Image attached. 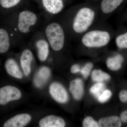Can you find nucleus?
<instances>
[{
	"mask_svg": "<svg viewBox=\"0 0 127 127\" xmlns=\"http://www.w3.org/2000/svg\"><path fill=\"white\" fill-rule=\"evenodd\" d=\"M98 6L88 4L79 6L75 9L72 17L71 28L72 33L79 39L98 23Z\"/></svg>",
	"mask_w": 127,
	"mask_h": 127,
	"instance_id": "nucleus-1",
	"label": "nucleus"
},
{
	"mask_svg": "<svg viewBox=\"0 0 127 127\" xmlns=\"http://www.w3.org/2000/svg\"><path fill=\"white\" fill-rule=\"evenodd\" d=\"M112 35L108 27L95 25L79 38L81 44L89 48H99L107 45L111 41Z\"/></svg>",
	"mask_w": 127,
	"mask_h": 127,
	"instance_id": "nucleus-2",
	"label": "nucleus"
},
{
	"mask_svg": "<svg viewBox=\"0 0 127 127\" xmlns=\"http://www.w3.org/2000/svg\"><path fill=\"white\" fill-rule=\"evenodd\" d=\"M45 32L52 49L56 52L62 50L65 42V34L62 26L57 22H52L47 26Z\"/></svg>",
	"mask_w": 127,
	"mask_h": 127,
	"instance_id": "nucleus-3",
	"label": "nucleus"
},
{
	"mask_svg": "<svg viewBox=\"0 0 127 127\" xmlns=\"http://www.w3.org/2000/svg\"><path fill=\"white\" fill-rule=\"evenodd\" d=\"M37 20V16L34 12L29 10L23 11L18 15V30L23 33H28L31 27L36 24Z\"/></svg>",
	"mask_w": 127,
	"mask_h": 127,
	"instance_id": "nucleus-4",
	"label": "nucleus"
},
{
	"mask_svg": "<svg viewBox=\"0 0 127 127\" xmlns=\"http://www.w3.org/2000/svg\"><path fill=\"white\" fill-rule=\"evenodd\" d=\"M124 0H101L98 7V22H102L115 11Z\"/></svg>",
	"mask_w": 127,
	"mask_h": 127,
	"instance_id": "nucleus-5",
	"label": "nucleus"
},
{
	"mask_svg": "<svg viewBox=\"0 0 127 127\" xmlns=\"http://www.w3.org/2000/svg\"><path fill=\"white\" fill-rule=\"evenodd\" d=\"M22 93L17 88L6 86L0 88V105H5L12 101L20 100Z\"/></svg>",
	"mask_w": 127,
	"mask_h": 127,
	"instance_id": "nucleus-6",
	"label": "nucleus"
},
{
	"mask_svg": "<svg viewBox=\"0 0 127 127\" xmlns=\"http://www.w3.org/2000/svg\"><path fill=\"white\" fill-rule=\"evenodd\" d=\"M49 92L51 96L57 102L65 103L68 101V93L64 87L59 83L54 82L50 84Z\"/></svg>",
	"mask_w": 127,
	"mask_h": 127,
	"instance_id": "nucleus-7",
	"label": "nucleus"
},
{
	"mask_svg": "<svg viewBox=\"0 0 127 127\" xmlns=\"http://www.w3.org/2000/svg\"><path fill=\"white\" fill-rule=\"evenodd\" d=\"M29 114L22 113L9 119L4 123V127H23L27 125L32 120Z\"/></svg>",
	"mask_w": 127,
	"mask_h": 127,
	"instance_id": "nucleus-8",
	"label": "nucleus"
},
{
	"mask_svg": "<svg viewBox=\"0 0 127 127\" xmlns=\"http://www.w3.org/2000/svg\"><path fill=\"white\" fill-rule=\"evenodd\" d=\"M51 70L46 66H43L38 70L34 76V85L37 88H40L45 85L51 76Z\"/></svg>",
	"mask_w": 127,
	"mask_h": 127,
	"instance_id": "nucleus-9",
	"label": "nucleus"
},
{
	"mask_svg": "<svg viewBox=\"0 0 127 127\" xmlns=\"http://www.w3.org/2000/svg\"><path fill=\"white\" fill-rule=\"evenodd\" d=\"M40 127H64L66 123L63 118L55 115H51L42 118L39 122Z\"/></svg>",
	"mask_w": 127,
	"mask_h": 127,
	"instance_id": "nucleus-10",
	"label": "nucleus"
},
{
	"mask_svg": "<svg viewBox=\"0 0 127 127\" xmlns=\"http://www.w3.org/2000/svg\"><path fill=\"white\" fill-rule=\"evenodd\" d=\"M42 2L44 9L52 15L59 14L64 7L63 0H42Z\"/></svg>",
	"mask_w": 127,
	"mask_h": 127,
	"instance_id": "nucleus-11",
	"label": "nucleus"
},
{
	"mask_svg": "<svg viewBox=\"0 0 127 127\" xmlns=\"http://www.w3.org/2000/svg\"><path fill=\"white\" fill-rule=\"evenodd\" d=\"M33 55L29 49H25L22 53L20 58L21 65L25 76H28L31 72V64Z\"/></svg>",
	"mask_w": 127,
	"mask_h": 127,
	"instance_id": "nucleus-12",
	"label": "nucleus"
},
{
	"mask_svg": "<svg viewBox=\"0 0 127 127\" xmlns=\"http://www.w3.org/2000/svg\"><path fill=\"white\" fill-rule=\"evenodd\" d=\"M5 68L7 73L12 77L18 79L23 78V73L15 59L10 58L5 62Z\"/></svg>",
	"mask_w": 127,
	"mask_h": 127,
	"instance_id": "nucleus-13",
	"label": "nucleus"
},
{
	"mask_svg": "<svg viewBox=\"0 0 127 127\" xmlns=\"http://www.w3.org/2000/svg\"><path fill=\"white\" fill-rule=\"evenodd\" d=\"M50 46L48 41L44 39H40L36 42L37 57L40 61L44 62L47 59L50 52Z\"/></svg>",
	"mask_w": 127,
	"mask_h": 127,
	"instance_id": "nucleus-14",
	"label": "nucleus"
},
{
	"mask_svg": "<svg viewBox=\"0 0 127 127\" xmlns=\"http://www.w3.org/2000/svg\"><path fill=\"white\" fill-rule=\"evenodd\" d=\"M69 91L73 96L76 100L81 99L84 93V85L81 79H76L70 82Z\"/></svg>",
	"mask_w": 127,
	"mask_h": 127,
	"instance_id": "nucleus-15",
	"label": "nucleus"
},
{
	"mask_svg": "<svg viewBox=\"0 0 127 127\" xmlns=\"http://www.w3.org/2000/svg\"><path fill=\"white\" fill-rule=\"evenodd\" d=\"M98 123L101 127H120L122 126L121 119L116 116L101 119Z\"/></svg>",
	"mask_w": 127,
	"mask_h": 127,
	"instance_id": "nucleus-16",
	"label": "nucleus"
},
{
	"mask_svg": "<svg viewBox=\"0 0 127 127\" xmlns=\"http://www.w3.org/2000/svg\"><path fill=\"white\" fill-rule=\"evenodd\" d=\"M123 61L122 56L118 54L108 58L106 64L107 67L111 70L117 71L121 68Z\"/></svg>",
	"mask_w": 127,
	"mask_h": 127,
	"instance_id": "nucleus-17",
	"label": "nucleus"
},
{
	"mask_svg": "<svg viewBox=\"0 0 127 127\" xmlns=\"http://www.w3.org/2000/svg\"><path fill=\"white\" fill-rule=\"evenodd\" d=\"M10 46V39L7 32L0 28V53L7 52Z\"/></svg>",
	"mask_w": 127,
	"mask_h": 127,
	"instance_id": "nucleus-18",
	"label": "nucleus"
},
{
	"mask_svg": "<svg viewBox=\"0 0 127 127\" xmlns=\"http://www.w3.org/2000/svg\"><path fill=\"white\" fill-rule=\"evenodd\" d=\"M92 78L94 81L101 82L109 80L111 76L107 73L100 70H95L92 75Z\"/></svg>",
	"mask_w": 127,
	"mask_h": 127,
	"instance_id": "nucleus-19",
	"label": "nucleus"
},
{
	"mask_svg": "<svg viewBox=\"0 0 127 127\" xmlns=\"http://www.w3.org/2000/svg\"><path fill=\"white\" fill-rule=\"evenodd\" d=\"M115 42L119 48H127V32L118 36L115 39Z\"/></svg>",
	"mask_w": 127,
	"mask_h": 127,
	"instance_id": "nucleus-20",
	"label": "nucleus"
},
{
	"mask_svg": "<svg viewBox=\"0 0 127 127\" xmlns=\"http://www.w3.org/2000/svg\"><path fill=\"white\" fill-rule=\"evenodd\" d=\"M105 88V86L104 83L99 82L94 85L91 88L90 91L95 97L98 98L104 91Z\"/></svg>",
	"mask_w": 127,
	"mask_h": 127,
	"instance_id": "nucleus-21",
	"label": "nucleus"
},
{
	"mask_svg": "<svg viewBox=\"0 0 127 127\" xmlns=\"http://www.w3.org/2000/svg\"><path fill=\"white\" fill-rule=\"evenodd\" d=\"M21 0H0V4L2 7L10 8L14 7L20 3Z\"/></svg>",
	"mask_w": 127,
	"mask_h": 127,
	"instance_id": "nucleus-22",
	"label": "nucleus"
},
{
	"mask_svg": "<svg viewBox=\"0 0 127 127\" xmlns=\"http://www.w3.org/2000/svg\"><path fill=\"white\" fill-rule=\"evenodd\" d=\"M82 125L84 127H100L98 123L91 117H87L84 118L83 122Z\"/></svg>",
	"mask_w": 127,
	"mask_h": 127,
	"instance_id": "nucleus-23",
	"label": "nucleus"
},
{
	"mask_svg": "<svg viewBox=\"0 0 127 127\" xmlns=\"http://www.w3.org/2000/svg\"><path fill=\"white\" fill-rule=\"evenodd\" d=\"M93 66V63L88 62L81 69L80 71L84 78H86L88 76L92 69Z\"/></svg>",
	"mask_w": 127,
	"mask_h": 127,
	"instance_id": "nucleus-24",
	"label": "nucleus"
},
{
	"mask_svg": "<svg viewBox=\"0 0 127 127\" xmlns=\"http://www.w3.org/2000/svg\"><path fill=\"white\" fill-rule=\"evenodd\" d=\"M112 95L111 91L108 90H105L98 98V101L101 103H104L109 100Z\"/></svg>",
	"mask_w": 127,
	"mask_h": 127,
	"instance_id": "nucleus-25",
	"label": "nucleus"
},
{
	"mask_svg": "<svg viewBox=\"0 0 127 127\" xmlns=\"http://www.w3.org/2000/svg\"><path fill=\"white\" fill-rule=\"evenodd\" d=\"M119 98L123 102H127V91H123L119 94Z\"/></svg>",
	"mask_w": 127,
	"mask_h": 127,
	"instance_id": "nucleus-26",
	"label": "nucleus"
},
{
	"mask_svg": "<svg viewBox=\"0 0 127 127\" xmlns=\"http://www.w3.org/2000/svg\"><path fill=\"white\" fill-rule=\"evenodd\" d=\"M80 66L77 64H75L71 66L70 68V71L73 73H76L81 71Z\"/></svg>",
	"mask_w": 127,
	"mask_h": 127,
	"instance_id": "nucleus-27",
	"label": "nucleus"
},
{
	"mask_svg": "<svg viewBox=\"0 0 127 127\" xmlns=\"http://www.w3.org/2000/svg\"><path fill=\"white\" fill-rule=\"evenodd\" d=\"M120 119L123 122H127V111H124L121 114Z\"/></svg>",
	"mask_w": 127,
	"mask_h": 127,
	"instance_id": "nucleus-28",
	"label": "nucleus"
}]
</instances>
